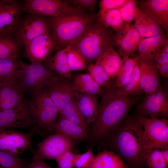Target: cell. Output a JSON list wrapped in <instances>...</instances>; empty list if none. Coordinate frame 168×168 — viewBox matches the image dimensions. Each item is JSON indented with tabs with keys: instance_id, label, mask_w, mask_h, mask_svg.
Here are the masks:
<instances>
[{
	"instance_id": "36",
	"label": "cell",
	"mask_w": 168,
	"mask_h": 168,
	"mask_svg": "<svg viewBox=\"0 0 168 168\" xmlns=\"http://www.w3.org/2000/svg\"><path fill=\"white\" fill-rule=\"evenodd\" d=\"M67 60L71 71L82 70L87 67V64L80 54L72 45L67 51Z\"/></svg>"
},
{
	"instance_id": "19",
	"label": "cell",
	"mask_w": 168,
	"mask_h": 168,
	"mask_svg": "<svg viewBox=\"0 0 168 168\" xmlns=\"http://www.w3.org/2000/svg\"><path fill=\"white\" fill-rule=\"evenodd\" d=\"M136 6L150 15L168 33V0L135 1Z\"/></svg>"
},
{
	"instance_id": "11",
	"label": "cell",
	"mask_w": 168,
	"mask_h": 168,
	"mask_svg": "<svg viewBox=\"0 0 168 168\" xmlns=\"http://www.w3.org/2000/svg\"><path fill=\"white\" fill-rule=\"evenodd\" d=\"M75 144L74 141L62 134H52L37 144V149L33 158L56 160L65 152L71 151Z\"/></svg>"
},
{
	"instance_id": "24",
	"label": "cell",
	"mask_w": 168,
	"mask_h": 168,
	"mask_svg": "<svg viewBox=\"0 0 168 168\" xmlns=\"http://www.w3.org/2000/svg\"><path fill=\"white\" fill-rule=\"evenodd\" d=\"M167 39L164 33L141 39L138 49V58L154 61L156 54L162 49Z\"/></svg>"
},
{
	"instance_id": "23",
	"label": "cell",
	"mask_w": 168,
	"mask_h": 168,
	"mask_svg": "<svg viewBox=\"0 0 168 168\" xmlns=\"http://www.w3.org/2000/svg\"><path fill=\"white\" fill-rule=\"evenodd\" d=\"M70 46L57 50L53 55L46 59L41 64L45 68L61 76L72 79L67 57Z\"/></svg>"
},
{
	"instance_id": "29",
	"label": "cell",
	"mask_w": 168,
	"mask_h": 168,
	"mask_svg": "<svg viewBox=\"0 0 168 168\" xmlns=\"http://www.w3.org/2000/svg\"><path fill=\"white\" fill-rule=\"evenodd\" d=\"M138 60L136 62L130 77L127 82L123 86L115 88L119 95L127 96L140 94L142 91L140 84V72Z\"/></svg>"
},
{
	"instance_id": "38",
	"label": "cell",
	"mask_w": 168,
	"mask_h": 168,
	"mask_svg": "<svg viewBox=\"0 0 168 168\" xmlns=\"http://www.w3.org/2000/svg\"><path fill=\"white\" fill-rule=\"evenodd\" d=\"M145 160L149 168H167V165L159 149L149 151L145 156Z\"/></svg>"
},
{
	"instance_id": "6",
	"label": "cell",
	"mask_w": 168,
	"mask_h": 168,
	"mask_svg": "<svg viewBox=\"0 0 168 168\" xmlns=\"http://www.w3.org/2000/svg\"><path fill=\"white\" fill-rule=\"evenodd\" d=\"M28 104L31 115L37 124L36 132L41 135L53 134L59 112L52 100L41 91L31 96Z\"/></svg>"
},
{
	"instance_id": "16",
	"label": "cell",
	"mask_w": 168,
	"mask_h": 168,
	"mask_svg": "<svg viewBox=\"0 0 168 168\" xmlns=\"http://www.w3.org/2000/svg\"><path fill=\"white\" fill-rule=\"evenodd\" d=\"M66 0H25L22 11L30 14L53 17L65 12L72 6Z\"/></svg>"
},
{
	"instance_id": "22",
	"label": "cell",
	"mask_w": 168,
	"mask_h": 168,
	"mask_svg": "<svg viewBox=\"0 0 168 168\" xmlns=\"http://www.w3.org/2000/svg\"><path fill=\"white\" fill-rule=\"evenodd\" d=\"M75 100L87 125L92 124L97 113L99 104L97 95L76 91Z\"/></svg>"
},
{
	"instance_id": "8",
	"label": "cell",
	"mask_w": 168,
	"mask_h": 168,
	"mask_svg": "<svg viewBox=\"0 0 168 168\" xmlns=\"http://www.w3.org/2000/svg\"><path fill=\"white\" fill-rule=\"evenodd\" d=\"M41 91L52 100L59 112L66 105L75 99L76 91L73 87L72 79L56 73L52 77Z\"/></svg>"
},
{
	"instance_id": "26",
	"label": "cell",
	"mask_w": 168,
	"mask_h": 168,
	"mask_svg": "<svg viewBox=\"0 0 168 168\" xmlns=\"http://www.w3.org/2000/svg\"><path fill=\"white\" fill-rule=\"evenodd\" d=\"M95 61V63L102 67L109 77L114 80L118 72L122 59L117 51L111 48L101 54Z\"/></svg>"
},
{
	"instance_id": "12",
	"label": "cell",
	"mask_w": 168,
	"mask_h": 168,
	"mask_svg": "<svg viewBox=\"0 0 168 168\" xmlns=\"http://www.w3.org/2000/svg\"><path fill=\"white\" fill-rule=\"evenodd\" d=\"M49 32L46 18L29 14L23 19H21L14 34L19 45L25 48L35 37Z\"/></svg>"
},
{
	"instance_id": "9",
	"label": "cell",
	"mask_w": 168,
	"mask_h": 168,
	"mask_svg": "<svg viewBox=\"0 0 168 168\" xmlns=\"http://www.w3.org/2000/svg\"><path fill=\"white\" fill-rule=\"evenodd\" d=\"M37 129L35 126L27 132L0 130V150L14 155L22 154L27 150L33 152L31 138Z\"/></svg>"
},
{
	"instance_id": "20",
	"label": "cell",
	"mask_w": 168,
	"mask_h": 168,
	"mask_svg": "<svg viewBox=\"0 0 168 168\" xmlns=\"http://www.w3.org/2000/svg\"><path fill=\"white\" fill-rule=\"evenodd\" d=\"M134 27L141 39L164 34L161 26L153 18L136 7L134 14Z\"/></svg>"
},
{
	"instance_id": "18",
	"label": "cell",
	"mask_w": 168,
	"mask_h": 168,
	"mask_svg": "<svg viewBox=\"0 0 168 168\" xmlns=\"http://www.w3.org/2000/svg\"><path fill=\"white\" fill-rule=\"evenodd\" d=\"M138 59L141 90L147 95L152 94L161 86L159 80L157 66L154 60Z\"/></svg>"
},
{
	"instance_id": "33",
	"label": "cell",
	"mask_w": 168,
	"mask_h": 168,
	"mask_svg": "<svg viewBox=\"0 0 168 168\" xmlns=\"http://www.w3.org/2000/svg\"><path fill=\"white\" fill-rule=\"evenodd\" d=\"M87 69L89 74L102 88L110 90L114 87V80L109 77L100 65L91 63L88 64Z\"/></svg>"
},
{
	"instance_id": "17",
	"label": "cell",
	"mask_w": 168,
	"mask_h": 168,
	"mask_svg": "<svg viewBox=\"0 0 168 168\" xmlns=\"http://www.w3.org/2000/svg\"><path fill=\"white\" fill-rule=\"evenodd\" d=\"M22 6L16 0H3L0 5V35L14 33L21 18Z\"/></svg>"
},
{
	"instance_id": "2",
	"label": "cell",
	"mask_w": 168,
	"mask_h": 168,
	"mask_svg": "<svg viewBox=\"0 0 168 168\" xmlns=\"http://www.w3.org/2000/svg\"><path fill=\"white\" fill-rule=\"evenodd\" d=\"M102 89L97 113L90 129L88 148L99 143L119 126L137 101L132 95L118 94L114 87Z\"/></svg>"
},
{
	"instance_id": "27",
	"label": "cell",
	"mask_w": 168,
	"mask_h": 168,
	"mask_svg": "<svg viewBox=\"0 0 168 168\" xmlns=\"http://www.w3.org/2000/svg\"><path fill=\"white\" fill-rule=\"evenodd\" d=\"M91 168H129L121 156L112 151L104 149L95 156Z\"/></svg>"
},
{
	"instance_id": "31",
	"label": "cell",
	"mask_w": 168,
	"mask_h": 168,
	"mask_svg": "<svg viewBox=\"0 0 168 168\" xmlns=\"http://www.w3.org/2000/svg\"><path fill=\"white\" fill-rule=\"evenodd\" d=\"M96 19L97 22L115 32L121 30L125 23L118 9L99 12Z\"/></svg>"
},
{
	"instance_id": "47",
	"label": "cell",
	"mask_w": 168,
	"mask_h": 168,
	"mask_svg": "<svg viewBox=\"0 0 168 168\" xmlns=\"http://www.w3.org/2000/svg\"><path fill=\"white\" fill-rule=\"evenodd\" d=\"M160 151L162 156L166 164H168V146H166L161 149Z\"/></svg>"
},
{
	"instance_id": "25",
	"label": "cell",
	"mask_w": 168,
	"mask_h": 168,
	"mask_svg": "<svg viewBox=\"0 0 168 168\" xmlns=\"http://www.w3.org/2000/svg\"><path fill=\"white\" fill-rule=\"evenodd\" d=\"M62 134L75 142L88 140L89 133L80 126L61 116L55 124L53 134Z\"/></svg>"
},
{
	"instance_id": "35",
	"label": "cell",
	"mask_w": 168,
	"mask_h": 168,
	"mask_svg": "<svg viewBox=\"0 0 168 168\" xmlns=\"http://www.w3.org/2000/svg\"><path fill=\"white\" fill-rule=\"evenodd\" d=\"M18 61L16 58L0 59V83L13 82Z\"/></svg>"
},
{
	"instance_id": "5",
	"label": "cell",
	"mask_w": 168,
	"mask_h": 168,
	"mask_svg": "<svg viewBox=\"0 0 168 168\" xmlns=\"http://www.w3.org/2000/svg\"><path fill=\"white\" fill-rule=\"evenodd\" d=\"M56 73L40 63L32 62L27 65L19 60L13 82L24 93L31 96L41 91Z\"/></svg>"
},
{
	"instance_id": "7",
	"label": "cell",
	"mask_w": 168,
	"mask_h": 168,
	"mask_svg": "<svg viewBox=\"0 0 168 168\" xmlns=\"http://www.w3.org/2000/svg\"><path fill=\"white\" fill-rule=\"evenodd\" d=\"M138 115L146 139L145 157L150 150L161 149L168 146V120Z\"/></svg>"
},
{
	"instance_id": "3",
	"label": "cell",
	"mask_w": 168,
	"mask_h": 168,
	"mask_svg": "<svg viewBox=\"0 0 168 168\" xmlns=\"http://www.w3.org/2000/svg\"><path fill=\"white\" fill-rule=\"evenodd\" d=\"M86 9L72 5L54 17L46 18L50 33L58 50L72 45L97 18Z\"/></svg>"
},
{
	"instance_id": "46",
	"label": "cell",
	"mask_w": 168,
	"mask_h": 168,
	"mask_svg": "<svg viewBox=\"0 0 168 168\" xmlns=\"http://www.w3.org/2000/svg\"><path fill=\"white\" fill-rule=\"evenodd\" d=\"M157 68L161 75L166 77H168V64L161 65Z\"/></svg>"
},
{
	"instance_id": "41",
	"label": "cell",
	"mask_w": 168,
	"mask_h": 168,
	"mask_svg": "<svg viewBox=\"0 0 168 168\" xmlns=\"http://www.w3.org/2000/svg\"><path fill=\"white\" fill-rule=\"evenodd\" d=\"M75 154L71 151H68L56 160L58 168H72L74 167L73 160Z\"/></svg>"
},
{
	"instance_id": "45",
	"label": "cell",
	"mask_w": 168,
	"mask_h": 168,
	"mask_svg": "<svg viewBox=\"0 0 168 168\" xmlns=\"http://www.w3.org/2000/svg\"><path fill=\"white\" fill-rule=\"evenodd\" d=\"M26 168H53L45 162L43 160L33 158L31 163Z\"/></svg>"
},
{
	"instance_id": "37",
	"label": "cell",
	"mask_w": 168,
	"mask_h": 168,
	"mask_svg": "<svg viewBox=\"0 0 168 168\" xmlns=\"http://www.w3.org/2000/svg\"><path fill=\"white\" fill-rule=\"evenodd\" d=\"M0 168H26L23 159L0 150Z\"/></svg>"
},
{
	"instance_id": "44",
	"label": "cell",
	"mask_w": 168,
	"mask_h": 168,
	"mask_svg": "<svg viewBox=\"0 0 168 168\" xmlns=\"http://www.w3.org/2000/svg\"><path fill=\"white\" fill-rule=\"evenodd\" d=\"M154 61L157 67L162 65L168 64V53L163 51L161 49L156 54Z\"/></svg>"
},
{
	"instance_id": "40",
	"label": "cell",
	"mask_w": 168,
	"mask_h": 168,
	"mask_svg": "<svg viewBox=\"0 0 168 168\" xmlns=\"http://www.w3.org/2000/svg\"><path fill=\"white\" fill-rule=\"evenodd\" d=\"M136 7L135 0H128L118 9L124 22L130 24L133 20Z\"/></svg>"
},
{
	"instance_id": "30",
	"label": "cell",
	"mask_w": 168,
	"mask_h": 168,
	"mask_svg": "<svg viewBox=\"0 0 168 168\" xmlns=\"http://www.w3.org/2000/svg\"><path fill=\"white\" fill-rule=\"evenodd\" d=\"M59 113L60 116L80 126L86 131L89 134L90 128L79 111L75 99L66 105Z\"/></svg>"
},
{
	"instance_id": "4",
	"label": "cell",
	"mask_w": 168,
	"mask_h": 168,
	"mask_svg": "<svg viewBox=\"0 0 168 168\" xmlns=\"http://www.w3.org/2000/svg\"><path fill=\"white\" fill-rule=\"evenodd\" d=\"M114 31L97 21L94 22L72 46L86 64H89L105 51L114 46Z\"/></svg>"
},
{
	"instance_id": "43",
	"label": "cell",
	"mask_w": 168,
	"mask_h": 168,
	"mask_svg": "<svg viewBox=\"0 0 168 168\" xmlns=\"http://www.w3.org/2000/svg\"><path fill=\"white\" fill-rule=\"evenodd\" d=\"M66 1L74 6L88 9L91 11L94 10L97 2V0H70Z\"/></svg>"
},
{
	"instance_id": "14",
	"label": "cell",
	"mask_w": 168,
	"mask_h": 168,
	"mask_svg": "<svg viewBox=\"0 0 168 168\" xmlns=\"http://www.w3.org/2000/svg\"><path fill=\"white\" fill-rule=\"evenodd\" d=\"M24 48L23 54L26 58L40 63L58 50L50 32L35 37Z\"/></svg>"
},
{
	"instance_id": "10",
	"label": "cell",
	"mask_w": 168,
	"mask_h": 168,
	"mask_svg": "<svg viewBox=\"0 0 168 168\" xmlns=\"http://www.w3.org/2000/svg\"><path fill=\"white\" fill-rule=\"evenodd\" d=\"M138 114L151 118H163L168 117V89L161 85L155 92L147 95L137 106Z\"/></svg>"
},
{
	"instance_id": "21",
	"label": "cell",
	"mask_w": 168,
	"mask_h": 168,
	"mask_svg": "<svg viewBox=\"0 0 168 168\" xmlns=\"http://www.w3.org/2000/svg\"><path fill=\"white\" fill-rule=\"evenodd\" d=\"M24 94L14 82L0 83V110L13 108L26 101Z\"/></svg>"
},
{
	"instance_id": "42",
	"label": "cell",
	"mask_w": 168,
	"mask_h": 168,
	"mask_svg": "<svg viewBox=\"0 0 168 168\" xmlns=\"http://www.w3.org/2000/svg\"><path fill=\"white\" fill-rule=\"evenodd\" d=\"M128 0H101L99 2L100 9L102 12L115 9H119Z\"/></svg>"
},
{
	"instance_id": "34",
	"label": "cell",
	"mask_w": 168,
	"mask_h": 168,
	"mask_svg": "<svg viewBox=\"0 0 168 168\" xmlns=\"http://www.w3.org/2000/svg\"><path fill=\"white\" fill-rule=\"evenodd\" d=\"M138 58H128L122 62L114 81V87H120L125 84L128 80L134 67Z\"/></svg>"
},
{
	"instance_id": "15",
	"label": "cell",
	"mask_w": 168,
	"mask_h": 168,
	"mask_svg": "<svg viewBox=\"0 0 168 168\" xmlns=\"http://www.w3.org/2000/svg\"><path fill=\"white\" fill-rule=\"evenodd\" d=\"M113 39L117 51L124 60L134 55L141 38L133 25L125 22L123 28L114 33Z\"/></svg>"
},
{
	"instance_id": "1",
	"label": "cell",
	"mask_w": 168,
	"mask_h": 168,
	"mask_svg": "<svg viewBox=\"0 0 168 168\" xmlns=\"http://www.w3.org/2000/svg\"><path fill=\"white\" fill-rule=\"evenodd\" d=\"M100 142L105 149L110 150L124 158L129 168H141L147 164L144 132L135 112Z\"/></svg>"
},
{
	"instance_id": "39",
	"label": "cell",
	"mask_w": 168,
	"mask_h": 168,
	"mask_svg": "<svg viewBox=\"0 0 168 168\" xmlns=\"http://www.w3.org/2000/svg\"><path fill=\"white\" fill-rule=\"evenodd\" d=\"M94 159L92 148H89L83 153L75 154L73 160L74 167L76 168H91Z\"/></svg>"
},
{
	"instance_id": "48",
	"label": "cell",
	"mask_w": 168,
	"mask_h": 168,
	"mask_svg": "<svg viewBox=\"0 0 168 168\" xmlns=\"http://www.w3.org/2000/svg\"><path fill=\"white\" fill-rule=\"evenodd\" d=\"M162 49L165 52H166L168 53V39H167L166 42L164 44Z\"/></svg>"
},
{
	"instance_id": "13",
	"label": "cell",
	"mask_w": 168,
	"mask_h": 168,
	"mask_svg": "<svg viewBox=\"0 0 168 168\" xmlns=\"http://www.w3.org/2000/svg\"><path fill=\"white\" fill-rule=\"evenodd\" d=\"M34 123L27 100L13 108L0 110V130L29 128Z\"/></svg>"
},
{
	"instance_id": "28",
	"label": "cell",
	"mask_w": 168,
	"mask_h": 168,
	"mask_svg": "<svg viewBox=\"0 0 168 168\" xmlns=\"http://www.w3.org/2000/svg\"><path fill=\"white\" fill-rule=\"evenodd\" d=\"M73 87L76 91L100 96L102 88L88 74L76 75L72 79Z\"/></svg>"
},
{
	"instance_id": "49",
	"label": "cell",
	"mask_w": 168,
	"mask_h": 168,
	"mask_svg": "<svg viewBox=\"0 0 168 168\" xmlns=\"http://www.w3.org/2000/svg\"><path fill=\"white\" fill-rule=\"evenodd\" d=\"M3 0H0V5H1L3 2Z\"/></svg>"
},
{
	"instance_id": "32",
	"label": "cell",
	"mask_w": 168,
	"mask_h": 168,
	"mask_svg": "<svg viewBox=\"0 0 168 168\" xmlns=\"http://www.w3.org/2000/svg\"><path fill=\"white\" fill-rule=\"evenodd\" d=\"M19 45L12 35H0V59H18Z\"/></svg>"
}]
</instances>
